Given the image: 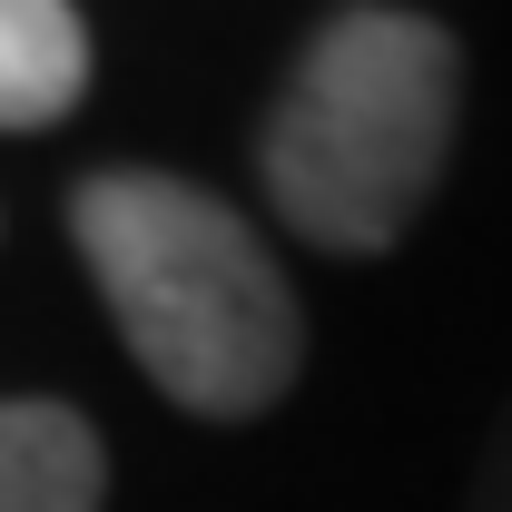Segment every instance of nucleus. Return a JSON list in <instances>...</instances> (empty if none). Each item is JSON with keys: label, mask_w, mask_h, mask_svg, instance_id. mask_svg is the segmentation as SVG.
<instances>
[{"label": "nucleus", "mask_w": 512, "mask_h": 512, "mask_svg": "<svg viewBox=\"0 0 512 512\" xmlns=\"http://www.w3.org/2000/svg\"><path fill=\"white\" fill-rule=\"evenodd\" d=\"M69 247L138 355V375L207 424L266 414L306 365V316L286 266L227 197L168 168H89L69 188Z\"/></svg>", "instance_id": "f257e3e1"}, {"label": "nucleus", "mask_w": 512, "mask_h": 512, "mask_svg": "<svg viewBox=\"0 0 512 512\" xmlns=\"http://www.w3.org/2000/svg\"><path fill=\"white\" fill-rule=\"evenodd\" d=\"M89 89V30L69 0H0V128H60Z\"/></svg>", "instance_id": "20e7f679"}, {"label": "nucleus", "mask_w": 512, "mask_h": 512, "mask_svg": "<svg viewBox=\"0 0 512 512\" xmlns=\"http://www.w3.org/2000/svg\"><path fill=\"white\" fill-rule=\"evenodd\" d=\"M453 128H463V50L424 10H335L296 50L256 178L266 207L325 256H384L444 188Z\"/></svg>", "instance_id": "f03ea898"}, {"label": "nucleus", "mask_w": 512, "mask_h": 512, "mask_svg": "<svg viewBox=\"0 0 512 512\" xmlns=\"http://www.w3.org/2000/svg\"><path fill=\"white\" fill-rule=\"evenodd\" d=\"M463 512H512V404H503V424H493V444H483V463H473Z\"/></svg>", "instance_id": "39448f33"}, {"label": "nucleus", "mask_w": 512, "mask_h": 512, "mask_svg": "<svg viewBox=\"0 0 512 512\" xmlns=\"http://www.w3.org/2000/svg\"><path fill=\"white\" fill-rule=\"evenodd\" d=\"M109 503V453L79 404L50 394H0V512H99Z\"/></svg>", "instance_id": "7ed1b4c3"}]
</instances>
